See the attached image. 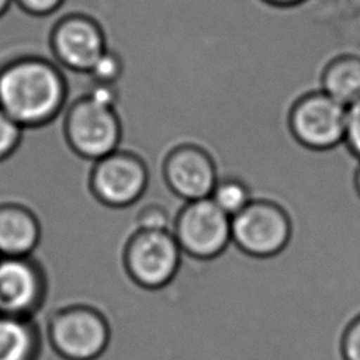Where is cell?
<instances>
[{"label": "cell", "instance_id": "cell-1", "mask_svg": "<svg viewBox=\"0 0 360 360\" xmlns=\"http://www.w3.org/2000/svg\"><path fill=\"white\" fill-rule=\"evenodd\" d=\"M70 96V83L53 62L27 58L0 69V108L24 129L56 122Z\"/></svg>", "mask_w": 360, "mask_h": 360}, {"label": "cell", "instance_id": "cell-2", "mask_svg": "<svg viewBox=\"0 0 360 360\" xmlns=\"http://www.w3.org/2000/svg\"><path fill=\"white\" fill-rule=\"evenodd\" d=\"M90 83L79 91L72 90L62 114V134L77 155L98 160L118 149L121 128L114 108L93 100L87 91Z\"/></svg>", "mask_w": 360, "mask_h": 360}, {"label": "cell", "instance_id": "cell-3", "mask_svg": "<svg viewBox=\"0 0 360 360\" xmlns=\"http://www.w3.org/2000/svg\"><path fill=\"white\" fill-rule=\"evenodd\" d=\"M45 336L62 360H96L108 343L105 319L84 305L55 307L46 319Z\"/></svg>", "mask_w": 360, "mask_h": 360}, {"label": "cell", "instance_id": "cell-4", "mask_svg": "<svg viewBox=\"0 0 360 360\" xmlns=\"http://www.w3.org/2000/svg\"><path fill=\"white\" fill-rule=\"evenodd\" d=\"M173 233L181 250L198 257H211L232 240L231 217L211 197L188 201L176 219Z\"/></svg>", "mask_w": 360, "mask_h": 360}, {"label": "cell", "instance_id": "cell-5", "mask_svg": "<svg viewBox=\"0 0 360 360\" xmlns=\"http://www.w3.org/2000/svg\"><path fill=\"white\" fill-rule=\"evenodd\" d=\"M48 295V274L31 256L0 257V315L34 318Z\"/></svg>", "mask_w": 360, "mask_h": 360}, {"label": "cell", "instance_id": "cell-6", "mask_svg": "<svg viewBox=\"0 0 360 360\" xmlns=\"http://www.w3.org/2000/svg\"><path fill=\"white\" fill-rule=\"evenodd\" d=\"M231 236L245 252L270 256L285 246L290 221L280 207L267 201H252L231 217Z\"/></svg>", "mask_w": 360, "mask_h": 360}, {"label": "cell", "instance_id": "cell-7", "mask_svg": "<svg viewBox=\"0 0 360 360\" xmlns=\"http://www.w3.org/2000/svg\"><path fill=\"white\" fill-rule=\"evenodd\" d=\"M347 107L323 91L301 98L291 112L297 139L312 149H328L345 141Z\"/></svg>", "mask_w": 360, "mask_h": 360}, {"label": "cell", "instance_id": "cell-8", "mask_svg": "<svg viewBox=\"0 0 360 360\" xmlns=\"http://www.w3.org/2000/svg\"><path fill=\"white\" fill-rule=\"evenodd\" d=\"M181 248L170 231H139L127 252L132 277L146 287H160L176 273Z\"/></svg>", "mask_w": 360, "mask_h": 360}, {"label": "cell", "instance_id": "cell-9", "mask_svg": "<svg viewBox=\"0 0 360 360\" xmlns=\"http://www.w3.org/2000/svg\"><path fill=\"white\" fill-rule=\"evenodd\" d=\"M148 173L134 155L115 150L96 160L91 173L94 194L110 205H128L138 200L146 188Z\"/></svg>", "mask_w": 360, "mask_h": 360}, {"label": "cell", "instance_id": "cell-10", "mask_svg": "<svg viewBox=\"0 0 360 360\" xmlns=\"http://www.w3.org/2000/svg\"><path fill=\"white\" fill-rule=\"evenodd\" d=\"M53 51L62 69L90 73L107 52V45L97 24L80 15H70L53 32Z\"/></svg>", "mask_w": 360, "mask_h": 360}, {"label": "cell", "instance_id": "cell-11", "mask_svg": "<svg viewBox=\"0 0 360 360\" xmlns=\"http://www.w3.org/2000/svg\"><path fill=\"white\" fill-rule=\"evenodd\" d=\"M165 174L172 190L186 201L211 197L218 181L212 159L195 146L173 150L166 160Z\"/></svg>", "mask_w": 360, "mask_h": 360}, {"label": "cell", "instance_id": "cell-12", "mask_svg": "<svg viewBox=\"0 0 360 360\" xmlns=\"http://www.w3.org/2000/svg\"><path fill=\"white\" fill-rule=\"evenodd\" d=\"M42 239L39 218L27 205L0 202V256H31Z\"/></svg>", "mask_w": 360, "mask_h": 360}, {"label": "cell", "instance_id": "cell-13", "mask_svg": "<svg viewBox=\"0 0 360 360\" xmlns=\"http://www.w3.org/2000/svg\"><path fill=\"white\" fill-rule=\"evenodd\" d=\"M322 91L345 107L360 100V55L353 52L332 56L323 68Z\"/></svg>", "mask_w": 360, "mask_h": 360}, {"label": "cell", "instance_id": "cell-14", "mask_svg": "<svg viewBox=\"0 0 360 360\" xmlns=\"http://www.w3.org/2000/svg\"><path fill=\"white\" fill-rule=\"evenodd\" d=\"M41 347L34 318L0 315V360H37Z\"/></svg>", "mask_w": 360, "mask_h": 360}, {"label": "cell", "instance_id": "cell-15", "mask_svg": "<svg viewBox=\"0 0 360 360\" xmlns=\"http://www.w3.org/2000/svg\"><path fill=\"white\" fill-rule=\"evenodd\" d=\"M211 198L229 217L236 215L253 201L249 187L238 179H219Z\"/></svg>", "mask_w": 360, "mask_h": 360}, {"label": "cell", "instance_id": "cell-16", "mask_svg": "<svg viewBox=\"0 0 360 360\" xmlns=\"http://www.w3.org/2000/svg\"><path fill=\"white\" fill-rule=\"evenodd\" d=\"M174 218L170 212L156 204H149L142 208L138 215V225L141 231H170L174 229Z\"/></svg>", "mask_w": 360, "mask_h": 360}, {"label": "cell", "instance_id": "cell-17", "mask_svg": "<svg viewBox=\"0 0 360 360\" xmlns=\"http://www.w3.org/2000/svg\"><path fill=\"white\" fill-rule=\"evenodd\" d=\"M24 128L0 108V162L10 158L18 148Z\"/></svg>", "mask_w": 360, "mask_h": 360}, {"label": "cell", "instance_id": "cell-18", "mask_svg": "<svg viewBox=\"0 0 360 360\" xmlns=\"http://www.w3.org/2000/svg\"><path fill=\"white\" fill-rule=\"evenodd\" d=\"M122 72L124 59L118 53L107 49L89 75L91 80L97 83H115L121 77Z\"/></svg>", "mask_w": 360, "mask_h": 360}, {"label": "cell", "instance_id": "cell-19", "mask_svg": "<svg viewBox=\"0 0 360 360\" xmlns=\"http://www.w3.org/2000/svg\"><path fill=\"white\" fill-rule=\"evenodd\" d=\"M345 142L353 155L360 159V100L347 107Z\"/></svg>", "mask_w": 360, "mask_h": 360}, {"label": "cell", "instance_id": "cell-20", "mask_svg": "<svg viewBox=\"0 0 360 360\" xmlns=\"http://www.w3.org/2000/svg\"><path fill=\"white\" fill-rule=\"evenodd\" d=\"M343 360H360V316L346 329L342 340Z\"/></svg>", "mask_w": 360, "mask_h": 360}, {"label": "cell", "instance_id": "cell-21", "mask_svg": "<svg viewBox=\"0 0 360 360\" xmlns=\"http://www.w3.org/2000/svg\"><path fill=\"white\" fill-rule=\"evenodd\" d=\"M65 0H18V3L31 13L48 14L59 8Z\"/></svg>", "mask_w": 360, "mask_h": 360}, {"label": "cell", "instance_id": "cell-22", "mask_svg": "<svg viewBox=\"0 0 360 360\" xmlns=\"http://www.w3.org/2000/svg\"><path fill=\"white\" fill-rule=\"evenodd\" d=\"M10 3H11V0H0V14H3L6 11V8L8 7Z\"/></svg>", "mask_w": 360, "mask_h": 360}, {"label": "cell", "instance_id": "cell-23", "mask_svg": "<svg viewBox=\"0 0 360 360\" xmlns=\"http://www.w3.org/2000/svg\"><path fill=\"white\" fill-rule=\"evenodd\" d=\"M270 3H276V4H290V3H297L300 0H269Z\"/></svg>", "mask_w": 360, "mask_h": 360}, {"label": "cell", "instance_id": "cell-24", "mask_svg": "<svg viewBox=\"0 0 360 360\" xmlns=\"http://www.w3.org/2000/svg\"><path fill=\"white\" fill-rule=\"evenodd\" d=\"M356 188H357V193L360 195V166H359V169L356 172Z\"/></svg>", "mask_w": 360, "mask_h": 360}, {"label": "cell", "instance_id": "cell-25", "mask_svg": "<svg viewBox=\"0 0 360 360\" xmlns=\"http://www.w3.org/2000/svg\"><path fill=\"white\" fill-rule=\"evenodd\" d=\"M0 257H1V256H0Z\"/></svg>", "mask_w": 360, "mask_h": 360}]
</instances>
